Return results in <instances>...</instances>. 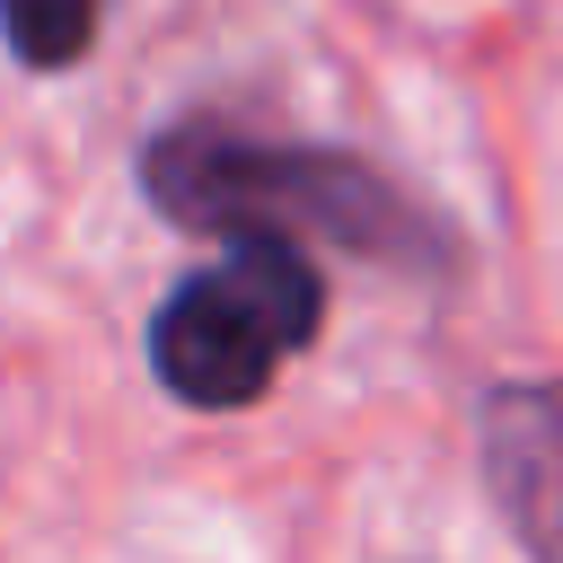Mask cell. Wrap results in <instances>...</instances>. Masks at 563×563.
<instances>
[{
    "label": "cell",
    "mask_w": 563,
    "mask_h": 563,
    "mask_svg": "<svg viewBox=\"0 0 563 563\" xmlns=\"http://www.w3.org/2000/svg\"><path fill=\"white\" fill-rule=\"evenodd\" d=\"M325 325V282L282 238H229L202 273H185L150 317V369L194 413H246L290 352Z\"/></svg>",
    "instance_id": "2"
},
{
    "label": "cell",
    "mask_w": 563,
    "mask_h": 563,
    "mask_svg": "<svg viewBox=\"0 0 563 563\" xmlns=\"http://www.w3.org/2000/svg\"><path fill=\"white\" fill-rule=\"evenodd\" d=\"M484 484L537 563H563V378H510L484 396Z\"/></svg>",
    "instance_id": "3"
},
{
    "label": "cell",
    "mask_w": 563,
    "mask_h": 563,
    "mask_svg": "<svg viewBox=\"0 0 563 563\" xmlns=\"http://www.w3.org/2000/svg\"><path fill=\"white\" fill-rule=\"evenodd\" d=\"M141 194L176 229H202V238H282V246L317 238L387 273L457 264V238L413 194H396L369 158L317 150V141H255L211 114H185L141 141Z\"/></svg>",
    "instance_id": "1"
},
{
    "label": "cell",
    "mask_w": 563,
    "mask_h": 563,
    "mask_svg": "<svg viewBox=\"0 0 563 563\" xmlns=\"http://www.w3.org/2000/svg\"><path fill=\"white\" fill-rule=\"evenodd\" d=\"M0 35L18 70H70L97 44V0H0Z\"/></svg>",
    "instance_id": "4"
}]
</instances>
